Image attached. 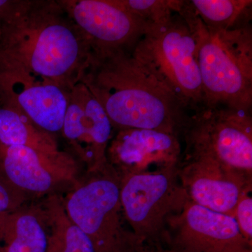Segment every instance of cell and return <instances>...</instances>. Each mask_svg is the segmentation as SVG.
I'll return each mask as SVG.
<instances>
[{"mask_svg": "<svg viewBox=\"0 0 252 252\" xmlns=\"http://www.w3.org/2000/svg\"><path fill=\"white\" fill-rule=\"evenodd\" d=\"M185 222L198 252H236L243 239L235 217L196 204L186 212Z\"/></svg>", "mask_w": 252, "mask_h": 252, "instance_id": "13", "label": "cell"}, {"mask_svg": "<svg viewBox=\"0 0 252 252\" xmlns=\"http://www.w3.org/2000/svg\"><path fill=\"white\" fill-rule=\"evenodd\" d=\"M190 8L207 28L226 31L251 21V0H190Z\"/></svg>", "mask_w": 252, "mask_h": 252, "instance_id": "17", "label": "cell"}, {"mask_svg": "<svg viewBox=\"0 0 252 252\" xmlns=\"http://www.w3.org/2000/svg\"><path fill=\"white\" fill-rule=\"evenodd\" d=\"M89 43L91 54L132 49L147 30L119 0H59Z\"/></svg>", "mask_w": 252, "mask_h": 252, "instance_id": "7", "label": "cell"}, {"mask_svg": "<svg viewBox=\"0 0 252 252\" xmlns=\"http://www.w3.org/2000/svg\"><path fill=\"white\" fill-rule=\"evenodd\" d=\"M121 186L114 177L94 175L76 182L63 207L69 218L89 235L97 252H117Z\"/></svg>", "mask_w": 252, "mask_h": 252, "instance_id": "6", "label": "cell"}, {"mask_svg": "<svg viewBox=\"0 0 252 252\" xmlns=\"http://www.w3.org/2000/svg\"><path fill=\"white\" fill-rule=\"evenodd\" d=\"M69 92L26 73L0 69V100L23 113L41 130L60 133Z\"/></svg>", "mask_w": 252, "mask_h": 252, "instance_id": "10", "label": "cell"}, {"mask_svg": "<svg viewBox=\"0 0 252 252\" xmlns=\"http://www.w3.org/2000/svg\"><path fill=\"white\" fill-rule=\"evenodd\" d=\"M0 165L7 182L23 193H48L77 182L76 162L61 151L49 154L23 146H0Z\"/></svg>", "mask_w": 252, "mask_h": 252, "instance_id": "9", "label": "cell"}, {"mask_svg": "<svg viewBox=\"0 0 252 252\" xmlns=\"http://www.w3.org/2000/svg\"><path fill=\"white\" fill-rule=\"evenodd\" d=\"M192 111L184 128L200 161L251 171V113L205 104Z\"/></svg>", "mask_w": 252, "mask_h": 252, "instance_id": "5", "label": "cell"}, {"mask_svg": "<svg viewBox=\"0 0 252 252\" xmlns=\"http://www.w3.org/2000/svg\"><path fill=\"white\" fill-rule=\"evenodd\" d=\"M171 191V184L162 174H136L121 187V206L131 224L149 228L160 215Z\"/></svg>", "mask_w": 252, "mask_h": 252, "instance_id": "12", "label": "cell"}, {"mask_svg": "<svg viewBox=\"0 0 252 252\" xmlns=\"http://www.w3.org/2000/svg\"><path fill=\"white\" fill-rule=\"evenodd\" d=\"M236 217L240 231L248 238L252 236V200L251 198H245L239 200L235 207Z\"/></svg>", "mask_w": 252, "mask_h": 252, "instance_id": "21", "label": "cell"}, {"mask_svg": "<svg viewBox=\"0 0 252 252\" xmlns=\"http://www.w3.org/2000/svg\"><path fill=\"white\" fill-rule=\"evenodd\" d=\"M180 152L175 134L149 129H124L109 142L106 157L124 169L152 162H171Z\"/></svg>", "mask_w": 252, "mask_h": 252, "instance_id": "11", "label": "cell"}, {"mask_svg": "<svg viewBox=\"0 0 252 252\" xmlns=\"http://www.w3.org/2000/svg\"><path fill=\"white\" fill-rule=\"evenodd\" d=\"M18 0H0V31L3 25L12 14Z\"/></svg>", "mask_w": 252, "mask_h": 252, "instance_id": "22", "label": "cell"}, {"mask_svg": "<svg viewBox=\"0 0 252 252\" xmlns=\"http://www.w3.org/2000/svg\"><path fill=\"white\" fill-rule=\"evenodd\" d=\"M0 229V252H46L49 228L44 210L22 209L6 214Z\"/></svg>", "mask_w": 252, "mask_h": 252, "instance_id": "14", "label": "cell"}, {"mask_svg": "<svg viewBox=\"0 0 252 252\" xmlns=\"http://www.w3.org/2000/svg\"><path fill=\"white\" fill-rule=\"evenodd\" d=\"M112 127L103 107L79 81L69 92L61 133L89 171L107 162L106 154Z\"/></svg>", "mask_w": 252, "mask_h": 252, "instance_id": "8", "label": "cell"}, {"mask_svg": "<svg viewBox=\"0 0 252 252\" xmlns=\"http://www.w3.org/2000/svg\"><path fill=\"white\" fill-rule=\"evenodd\" d=\"M47 200L44 209L49 228L46 252H97L89 235L67 216L63 201L56 195Z\"/></svg>", "mask_w": 252, "mask_h": 252, "instance_id": "16", "label": "cell"}, {"mask_svg": "<svg viewBox=\"0 0 252 252\" xmlns=\"http://www.w3.org/2000/svg\"><path fill=\"white\" fill-rule=\"evenodd\" d=\"M132 50L91 54L80 82L103 107L113 127L176 134L185 127L188 109Z\"/></svg>", "mask_w": 252, "mask_h": 252, "instance_id": "2", "label": "cell"}, {"mask_svg": "<svg viewBox=\"0 0 252 252\" xmlns=\"http://www.w3.org/2000/svg\"><path fill=\"white\" fill-rule=\"evenodd\" d=\"M91 49L59 1L18 0L0 31V69L26 73L70 92Z\"/></svg>", "mask_w": 252, "mask_h": 252, "instance_id": "1", "label": "cell"}, {"mask_svg": "<svg viewBox=\"0 0 252 252\" xmlns=\"http://www.w3.org/2000/svg\"><path fill=\"white\" fill-rule=\"evenodd\" d=\"M0 146H23L49 154L60 152L54 135L41 130L23 113L1 100Z\"/></svg>", "mask_w": 252, "mask_h": 252, "instance_id": "15", "label": "cell"}, {"mask_svg": "<svg viewBox=\"0 0 252 252\" xmlns=\"http://www.w3.org/2000/svg\"><path fill=\"white\" fill-rule=\"evenodd\" d=\"M123 6L135 15L147 28L170 19L176 11V0H119Z\"/></svg>", "mask_w": 252, "mask_h": 252, "instance_id": "19", "label": "cell"}, {"mask_svg": "<svg viewBox=\"0 0 252 252\" xmlns=\"http://www.w3.org/2000/svg\"><path fill=\"white\" fill-rule=\"evenodd\" d=\"M24 200V193L9 182L0 181V215L18 210Z\"/></svg>", "mask_w": 252, "mask_h": 252, "instance_id": "20", "label": "cell"}, {"mask_svg": "<svg viewBox=\"0 0 252 252\" xmlns=\"http://www.w3.org/2000/svg\"><path fill=\"white\" fill-rule=\"evenodd\" d=\"M187 19L197 41L203 104L252 113L251 21L226 31H213L193 10Z\"/></svg>", "mask_w": 252, "mask_h": 252, "instance_id": "3", "label": "cell"}, {"mask_svg": "<svg viewBox=\"0 0 252 252\" xmlns=\"http://www.w3.org/2000/svg\"><path fill=\"white\" fill-rule=\"evenodd\" d=\"M190 194L196 205L226 215L235 210L240 200L238 185L212 177H200L194 181L190 186Z\"/></svg>", "mask_w": 252, "mask_h": 252, "instance_id": "18", "label": "cell"}, {"mask_svg": "<svg viewBox=\"0 0 252 252\" xmlns=\"http://www.w3.org/2000/svg\"></svg>", "mask_w": 252, "mask_h": 252, "instance_id": "23", "label": "cell"}, {"mask_svg": "<svg viewBox=\"0 0 252 252\" xmlns=\"http://www.w3.org/2000/svg\"><path fill=\"white\" fill-rule=\"evenodd\" d=\"M132 52L188 110L203 104L196 39L178 11L165 22L147 28Z\"/></svg>", "mask_w": 252, "mask_h": 252, "instance_id": "4", "label": "cell"}]
</instances>
